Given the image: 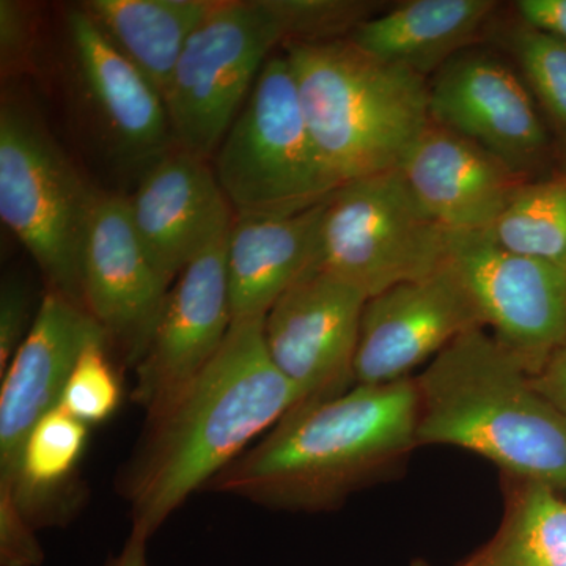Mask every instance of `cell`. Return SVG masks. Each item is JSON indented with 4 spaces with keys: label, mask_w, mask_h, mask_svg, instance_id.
<instances>
[{
    "label": "cell",
    "mask_w": 566,
    "mask_h": 566,
    "mask_svg": "<svg viewBox=\"0 0 566 566\" xmlns=\"http://www.w3.org/2000/svg\"><path fill=\"white\" fill-rule=\"evenodd\" d=\"M297 403L296 390L268 353L264 318L233 322L202 374L147 419L139 446L118 474L132 531L150 539Z\"/></svg>",
    "instance_id": "obj_1"
},
{
    "label": "cell",
    "mask_w": 566,
    "mask_h": 566,
    "mask_svg": "<svg viewBox=\"0 0 566 566\" xmlns=\"http://www.w3.org/2000/svg\"><path fill=\"white\" fill-rule=\"evenodd\" d=\"M415 378L356 385L294 406L205 491L283 512H331L363 488L398 474L417 449Z\"/></svg>",
    "instance_id": "obj_2"
},
{
    "label": "cell",
    "mask_w": 566,
    "mask_h": 566,
    "mask_svg": "<svg viewBox=\"0 0 566 566\" xmlns=\"http://www.w3.org/2000/svg\"><path fill=\"white\" fill-rule=\"evenodd\" d=\"M415 381L417 446L458 447L566 495V416L485 327L458 337Z\"/></svg>",
    "instance_id": "obj_3"
},
{
    "label": "cell",
    "mask_w": 566,
    "mask_h": 566,
    "mask_svg": "<svg viewBox=\"0 0 566 566\" xmlns=\"http://www.w3.org/2000/svg\"><path fill=\"white\" fill-rule=\"evenodd\" d=\"M308 132L340 185L398 169L430 123V81L352 40L289 43Z\"/></svg>",
    "instance_id": "obj_4"
},
{
    "label": "cell",
    "mask_w": 566,
    "mask_h": 566,
    "mask_svg": "<svg viewBox=\"0 0 566 566\" xmlns=\"http://www.w3.org/2000/svg\"><path fill=\"white\" fill-rule=\"evenodd\" d=\"M95 186L20 95L0 106V218L39 264L48 289L82 303L81 263Z\"/></svg>",
    "instance_id": "obj_5"
},
{
    "label": "cell",
    "mask_w": 566,
    "mask_h": 566,
    "mask_svg": "<svg viewBox=\"0 0 566 566\" xmlns=\"http://www.w3.org/2000/svg\"><path fill=\"white\" fill-rule=\"evenodd\" d=\"M212 167L234 216L289 218L340 188L308 132L283 52L263 66Z\"/></svg>",
    "instance_id": "obj_6"
},
{
    "label": "cell",
    "mask_w": 566,
    "mask_h": 566,
    "mask_svg": "<svg viewBox=\"0 0 566 566\" xmlns=\"http://www.w3.org/2000/svg\"><path fill=\"white\" fill-rule=\"evenodd\" d=\"M452 233L424 210L400 169L345 182L324 202L316 264L367 294L444 268Z\"/></svg>",
    "instance_id": "obj_7"
},
{
    "label": "cell",
    "mask_w": 566,
    "mask_h": 566,
    "mask_svg": "<svg viewBox=\"0 0 566 566\" xmlns=\"http://www.w3.org/2000/svg\"><path fill=\"white\" fill-rule=\"evenodd\" d=\"M286 36L271 0H216L186 43L164 103L175 144L210 159Z\"/></svg>",
    "instance_id": "obj_8"
},
{
    "label": "cell",
    "mask_w": 566,
    "mask_h": 566,
    "mask_svg": "<svg viewBox=\"0 0 566 566\" xmlns=\"http://www.w3.org/2000/svg\"><path fill=\"white\" fill-rule=\"evenodd\" d=\"M65 44L82 128L107 161L136 170L139 180L177 147L161 93L112 48L81 6L66 11Z\"/></svg>",
    "instance_id": "obj_9"
},
{
    "label": "cell",
    "mask_w": 566,
    "mask_h": 566,
    "mask_svg": "<svg viewBox=\"0 0 566 566\" xmlns=\"http://www.w3.org/2000/svg\"><path fill=\"white\" fill-rule=\"evenodd\" d=\"M430 117L493 153L527 181L558 170L556 145L512 61L472 48L430 81Z\"/></svg>",
    "instance_id": "obj_10"
},
{
    "label": "cell",
    "mask_w": 566,
    "mask_h": 566,
    "mask_svg": "<svg viewBox=\"0 0 566 566\" xmlns=\"http://www.w3.org/2000/svg\"><path fill=\"white\" fill-rule=\"evenodd\" d=\"M450 262L493 337L536 376L566 345V271L490 233H452Z\"/></svg>",
    "instance_id": "obj_11"
},
{
    "label": "cell",
    "mask_w": 566,
    "mask_h": 566,
    "mask_svg": "<svg viewBox=\"0 0 566 566\" xmlns=\"http://www.w3.org/2000/svg\"><path fill=\"white\" fill-rule=\"evenodd\" d=\"M367 294L314 263L264 318V344L300 403L331 400L356 386L354 360Z\"/></svg>",
    "instance_id": "obj_12"
},
{
    "label": "cell",
    "mask_w": 566,
    "mask_h": 566,
    "mask_svg": "<svg viewBox=\"0 0 566 566\" xmlns=\"http://www.w3.org/2000/svg\"><path fill=\"white\" fill-rule=\"evenodd\" d=\"M479 327H485L482 315L450 260L428 277L398 283L365 304L354 360L356 385L411 378L412 370Z\"/></svg>",
    "instance_id": "obj_13"
},
{
    "label": "cell",
    "mask_w": 566,
    "mask_h": 566,
    "mask_svg": "<svg viewBox=\"0 0 566 566\" xmlns=\"http://www.w3.org/2000/svg\"><path fill=\"white\" fill-rule=\"evenodd\" d=\"M82 303L123 363L147 349L170 285L142 248L125 193L96 189L81 263Z\"/></svg>",
    "instance_id": "obj_14"
},
{
    "label": "cell",
    "mask_w": 566,
    "mask_h": 566,
    "mask_svg": "<svg viewBox=\"0 0 566 566\" xmlns=\"http://www.w3.org/2000/svg\"><path fill=\"white\" fill-rule=\"evenodd\" d=\"M232 324L223 238L172 283L147 349L134 367L132 398L147 419L164 411L202 374L222 348Z\"/></svg>",
    "instance_id": "obj_15"
},
{
    "label": "cell",
    "mask_w": 566,
    "mask_h": 566,
    "mask_svg": "<svg viewBox=\"0 0 566 566\" xmlns=\"http://www.w3.org/2000/svg\"><path fill=\"white\" fill-rule=\"evenodd\" d=\"M126 197L142 248L170 286L232 229L234 211L214 167L180 147L153 164Z\"/></svg>",
    "instance_id": "obj_16"
},
{
    "label": "cell",
    "mask_w": 566,
    "mask_h": 566,
    "mask_svg": "<svg viewBox=\"0 0 566 566\" xmlns=\"http://www.w3.org/2000/svg\"><path fill=\"white\" fill-rule=\"evenodd\" d=\"M99 337L106 334L81 304L46 290L32 329L0 375V480L17 474L33 427L59 408L74 364Z\"/></svg>",
    "instance_id": "obj_17"
},
{
    "label": "cell",
    "mask_w": 566,
    "mask_h": 566,
    "mask_svg": "<svg viewBox=\"0 0 566 566\" xmlns=\"http://www.w3.org/2000/svg\"><path fill=\"white\" fill-rule=\"evenodd\" d=\"M398 169L424 210L450 233L490 232L527 182L493 153L433 120Z\"/></svg>",
    "instance_id": "obj_18"
},
{
    "label": "cell",
    "mask_w": 566,
    "mask_h": 566,
    "mask_svg": "<svg viewBox=\"0 0 566 566\" xmlns=\"http://www.w3.org/2000/svg\"><path fill=\"white\" fill-rule=\"evenodd\" d=\"M499 10L494 0H409L364 21L348 40L379 61L430 80L457 55L491 39Z\"/></svg>",
    "instance_id": "obj_19"
},
{
    "label": "cell",
    "mask_w": 566,
    "mask_h": 566,
    "mask_svg": "<svg viewBox=\"0 0 566 566\" xmlns=\"http://www.w3.org/2000/svg\"><path fill=\"white\" fill-rule=\"evenodd\" d=\"M324 202L289 218L234 216L227 237L233 322L266 318L279 297L316 262Z\"/></svg>",
    "instance_id": "obj_20"
},
{
    "label": "cell",
    "mask_w": 566,
    "mask_h": 566,
    "mask_svg": "<svg viewBox=\"0 0 566 566\" xmlns=\"http://www.w3.org/2000/svg\"><path fill=\"white\" fill-rule=\"evenodd\" d=\"M216 0H87L91 17L112 48L166 96L186 43Z\"/></svg>",
    "instance_id": "obj_21"
},
{
    "label": "cell",
    "mask_w": 566,
    "mask_h": 566,
    "mask_svg": "<svg viewBox=\"0 0 566 566\" xmlns=\"http://www.w3.org/2000/svg\"><path fill=\"white\" fill-rule=\"evenodd\" d=\"M88 442V424L52 409L33 427L10 480H0L13 491L14 501L35 528L57 526L69 520L74 502L71 483Z\"/></svg>",
    "instance_id": "obj_22"
},
{
    "label": "cell",
    "mask_w": 566,
    "mask_h": 566,
    "mask_svg": "<svg viewBox=\"0 0 566 566\" xmlns=\"http://www.w3.org/2000/svg\"><path fill=\"white\" fill-rule=\"evenodd\" d=\"M502 483L501 527L461 566H566V495L517 476Z\"/></svg>",
    "instance_id": "obj_23"
},
{
    "label": "cell",
    "mask_w": 566,
    "mask_h": 566,
    "mask_svg": "<svg viewBox=\"0 0 566 566\" xmlns=\"http://www.w3.org/2000/svg\"><path fill=\"white\" fill-rule=\"evenodd\" d=\"M491 41L513 62L534 95L556 145L558 169H566V43L532 28L515 13L499 17Z\"/></svg>",
    "instance_id": "obj_24"
},
{
    "label": "cell",
    "mask_w": 566,
    "mask_h": 566,
    "mask_svg": "<svg viewBox=\"0 0 566 566\" xmlns=\"http://www.w3.org/2000/svg\"><path fill=\"white\" fill-rule=\"evenodd\" d=\"M488 233L510 251L566 271V169L524 182Z\"/></svg>",
    "instance_id": "obj_25"
},
{
    "label": "cell",
    "mask_w": 566,
    "mask_h": 566,
    "mask_svg": "<svg viewBox=\"0 0 566 566\" xmlns=\"http://www.w3.org/2000/svg\"><path fill=\"white\" fill-rule=\"evenodd\" d=\"M109 340L85 346L62 394L61 408L85 424L107 422L122 403V382L109 357Z\"/></svg>",
    "instance_id": "obj_26"
},
{
    "label": "cell",
    "mask_w": 566,
    "mask_h": 566,
    "mask_svg": "<svg viewBox=\"0 0 566 566\" xmlns=\"http://www.w3.org/2000/svg\"><path fill=\"white\" fill-rule=\"evenodd\" d=\"M286 43L348 39L357 25L378 14L382 3L367 0H271Z\"/></svg>",
    "instance_id": "obj_27"
},
{
    "label": "cell",
    "mask_w": 566,
    "mask_h": 566,
    "mask_svg": "<svg viewBox=\"0 0 566 566\" xmlns=\"http://www.w3.org/2000/svg\"><path fill=\"white\" fill-rule=\"evenodd\" d=\"M36 528L21 512L13 491L0 483V566H41L44 551Z\"/></svg>",
    "instance_id": "obj_28"
},
{
    "label": "cell",
    "mask_w": 566,
    "mask_h": 566,
    "mask_svg": "<svg viewBox=\"0 0 566 566\" xmlns=\"http://www.w3.org/2000/svg\"><path fill=\"white\" fill-rule=\"evenodd\" d=\"M39 311L33 312L31 293L20 277L3 279L0 289V375L7 370Z\"/></svg>",
    "instance_id": "obj_29"
},
{
    "label": "cell",
    "mask_w": 566,
    "mask_h": 566,
    "mask_svg": "<svg viewBox=\"0 0 566 566\" xmlns=\"http://www.w3.org/2000/svg\"><path fill=\"white\" fill-rule=\"evenodd\" d=\"M36 21L32 7L13 0L0 2V63L3 74H20L31 62Z\"/></svg>",
    "instance_id": "obj_30"
},
{
    "label": "cell",
    "mask_w": 566,
    "mask_h": 566,
    "mask_svg": "<svg viewBox=\"0 0 566 566\" xmlns=\"http://www.w3.org/2000/svg\"><path fill=\"white\" fill-rule=\"evenodd\" d=\"M513 10L532 28L566 43V0H520Z\"/></svg>",
    "instance_id": "obj_31"
},
{
    "label": "cell",
    "mask_w": 566,
    "mask_h": 566,
    "mask_svg": "<svg viewBox=\"0 0 566 566\" xmlns=\"http://www.w3.org/2000/svg\"><path fill=\"white\" fill-rule=\"evenodd\" d=\"M532 378L536 389L566 416V345L562 346L551 357L545 368Z\"/></svg>",
    "instance_id": "obj_32"
},
{
    "label": "cell",
    "mask_w": 566,
    "mask_h": 566,
    "mask_svg": "<svg viewBox=\"0 0 566 566\" xmlns=\"http://www.w3.org/2000/svg\"><path fill=\"white\" fill-rule=\"evenodd\" d=\"M148 542L150 539L147 536L132 531L120 553L107 558L104 566H150L148 564Z\"/></svg>",
    "instance_id": "obj_33"
},
{
    "label": "cell",
    "mask_w": 566,
    "mask_h": 566,
    "mask_svg": "<svg viewBox=\"0 0 566 566\" xmlns=\"http://www.w3.org/2000/svg\"><path fill=\"white\" fill-rule=\"evenodd\" d=\"M411 566H430L427 564V562H423V560H416V562H412Z\"/></svg>",
    "instance_id": "obj_34"
}]
</instances>
